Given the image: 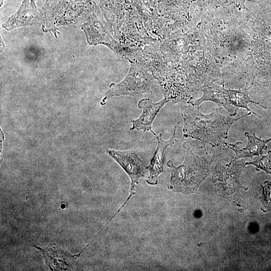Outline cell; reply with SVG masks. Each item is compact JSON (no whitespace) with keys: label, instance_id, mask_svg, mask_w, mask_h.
I'll list each match as a JSON object with an SVG mask.
<instances>
[{"label":"cell","instance_id":"cell-1","mask_svg":"<svg viewBox=\"0 0 271 271\" xmlns=\"http://www.w3.org/2000/svg\"><path fill=\"white\" fill-rule=\"evenodd\" d=\"M251 113L232 117L219 114L216 108L211 113L205 114L200 112L199 107L189 105L181 111L184 122L183 136L217 147L227 138L229 130L235 122Z\"/></svg>","mask_w":271,"mask_h":271},{"label":"cell","instance_id":"cell-2","mask_svg":"<svg viewBox=\"0 0 271 271\" xmlns=\"http://www.w3.org/2000/svg\"><path fill=\"white\" fill-rule=\"evenodd\" d=\"M88 0H46L40 12L41 31L57 37L58 27H81L94 13Z\"/></svg>","mask_w":271,"mask_h":271},{"label":"cell","instance_id":"cell-3","mask_svg":"<svg viewBox=\"0 0 271 271\" xmlns=\"http://www.w3.org/2000/svg\"><path fill=\"white\" fill-rule=\"evenodd\" d=\"M186 151L185 159L180 166L175 167L171 161L167 162L171 169V179L168 188L174 192L189 194L196 191L210 173L212 162L210 157H200L192 152L186 143L183 144Z\"/></svg>","mask_w":271,"mask_h":271},{"label":"cell","instance_id":"cell-4","mask_svg":"<svg viewBox=\"0 0 271 271\" xmlns=\"http://www.w3.org/2000/svg\"><path fill=\"white\" fill-rule=\"evenodd\" d=\"M129 70L125 78L117 84L112 83L103 98L104 104L107 98L120 95L138 96L151 93V86L156 82L155 77L137 61H130Z\"/></svg>","mask_w":271,"mask_h":271},{"label":"cell","instance_id":"cell-5","mask_svg":"<svg viewBox=\"0 0 271 271\" xmlns=\"http://www.w3.org/2000/svg\"><path fill=\"white\" fill-rule=\"evenodd\" d=\"M106 153L121 166L131 180L129 195L123 205L118 209L120 211L130 198L136 194V186L139 183V179L145 176L147 168L145 167L143 161L133 150L127 151L107 150Z\"/></svg>","mask_w":271,"mask_h":271},{"label":"cell","instance_id":"cell-6","mask_svg":"<svg viewBox=\"0 0 271 271\" xmlns=\"http://www.w3.org/2000/svg\"><path fill=\"white\" fill-rule=\"evenodd\" d=\"M34 0H23L18 10L2 25L7 31L40 24V13Z\"/></svg>","mask_w":271,"mask_h":271},{"label":"cell","instance_id":"cell-7","mask_svg":"<svg viewBox=\"0 0 271 271\" xmlns=\"http://www.w3.org/2000/svg\"><path fill=\"white\" fill-rule=\"evenodd\" d=\"M178 124L175 126L172 137L169 141H164L162 134L157 135L153 130L151 131L157 140L158 145L155 155L151 160V163L147 167L150 171V175L147 182L151 185H156L158 183L159 176L163 172V166L165 154L168 147L173 145L177 140L176 138V131Z\"/></svg>","mask_w":271,"mask_h":271},{"label":"cell","instance_id":"cell-8","mask_svg":"<svg viewBox=\"0 0 271 271\" xmlns=\"http://www.w3.org/2000/svg\"><path fill=\"white\" fill-rule=\"evenodd\" d=\"M169 101L166 98L157 103L153 102L150 98L141 100L138 103V107L143 109L142 113L138 119L131 121L132 126L130 129L152 131V123L156 115Z\"/></svg>","mask_w":271,"mask_h":271},{"label":"cell","instance_id":"cell-9","mask_svg":"<svg viewBox=\"0 0 271 271\" xmlns=\"http://www.w3.org/2000/svg\"><path fill=\"white\" fill-rule=\"evenodd\" d=\"M201 90L203 92V95L197 100L190 101L189 103L192 105L199 107L203 102L211 101L224 107L230 116L236 114L237 108L230 103L225 88L213 84H208L203 86Z\"/></svg>","mask_w":271,"mask_h":271},{"label":"cell","instance_id":"cell-10","mask_svg":"<svg viewBox=\"0 0 271 271\" xmlns=\"http://www.w3.org/2000/svg\"><path fill=\"white\" fill-rule=\"evenodd\" d=\"M244 136L247 139V144L243 148L239 146L241 142L235 144L223 142L227 147L234 152L235 160L245 158H252L254 156H260L262 154V151L267 149L266 145L271 142V138L267 140L261 139L256 137L254 133L250 135L249 132H245Z\"/></svg>","mask_w":271,"mask_h":271},{"label":"cell","instance_id":"cell-11","mask_svg":"<svg viewBox=\"0 0 271 271\" xmlns=\"http://www.w3.org/2000/svg\"><path fill=\"white\" fill-rule=\"evenodd\" d=\"M225 91L230 103L234 106L238 107H242L246 109L249 112H251L256 116L259 118L261 116L252 111L247 106L248 103H252L257 104L263 108H266V106L260 104V103L256 102L252 100L249 97L247 91L245 89L242 90H231L225 89Z\"/></svg>","mask_w":271,"mask_h":271},{"label":"cell","instance_id":"cell-12","mask_svg":"<svg viewBox=\"0 0 271 271\" xmlns=\"http://www.w3.org/2000/svg\"><path fill=\"white\" fill-rule=\"evenodd\" d=\"M245 165H253L257 171L262 170L266 174L271 175V151H269L265 155L259 156L254 161L246 162Z\"/></svg>","mask_w":271,"mask_h":271},{"label":"cell","instance_id":"cell-13","mask_svg":"<svg viewBox=\"0 0 271 271\" xmlns=\"http://www.w3.org/2000/svg\"><path fill=\"white\" fill-rule=\"evenodd\" d=\"M262 186V195L259 197L262 205L261 210L267 212L271 210V182L265 181Z\"/></svg>","mask_w":271,"mask_h":271},{"label":"cell","instance_id":"cell-14","mask_svg":"<svg viewBox=\"0 0 271 271\" xmlns=\"http://www.w3.org/2000/svg\"><path fill=\"white\" fill-rule=\"evenodd\" d=\"M237 7L239 9H246L245 0H234Z\"/></svg>","mask_w":271,"mask_h":271},{"label":"cell","instance_id":"cell-15","mask_svg":"<svg viewBox=\"0 0 271 271\" xmlns=\"http://www.w3.org/2000/svg\"><path fill=\"white\" fill-rule=\"evenodd\" d=\"M5 46L4 42L2 38V37H1V53H2L5 49Z\"/></svg>","mask_w":271,"mask_h":271},{"label":"cell","instance_id":"cell-16","mask_svg":"<svg viewBox=\"0 0 271 271\" xmlns=\"http://www.w3.org/2000/svg\"><path fill=\"white\" fill-rule=\"evenodd\" d=\"M250 1H252V2H257V1H265V0H249ZM267 1H271V0H267Z\"/></svg>","mask_w":271,"mask_h":271},{"label":"cell","instance_id":"cell-17","mask_svg":"<svg viewBox=\"0 0 271 271\" xmlns=\"http://www.w3.org/2000/svg\"><path fill=\"white\" fill-rule=\"evenodd\" d=\"M4 1L5 0H1V6H2L3 5Z\"/></svg>","mask_w":271,"mask_h":271},{"label":"cell","instance_id":"cell-18","mask_svg":"<svg viewBox=\"0 0 271 271\" xmlns=\"http://www.w3.org/2000/svg\"><path fill=\"white\" fill-rule=\"evenodd\" d=\"M35 1H36L37 0H34Z\"/></svg>","mask_w":271,"mask_h":271}]
</instances>
